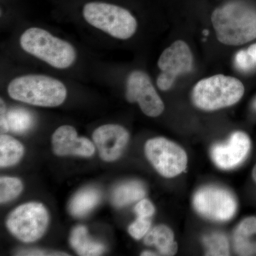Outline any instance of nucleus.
Returning a JSON list of instances; mask_svg holds the SVG:
<instances>
[{
  "label": "nucleus",
  "mask_w": 256,
  "mask_h": 256,
  "mask_svg": "<svg viewBox=\"0 0 256 256\" xmlns=\"http://www.w3.org/2000/svg\"><path fill=\"white\" fill-rule=\"evenodd\" d=\"M146 158L160 174L172 178L188 165V156L181 146L164 138L149 140L144 146Z\"/></svg>",
  "instance_id": "0eeeda50"
},
{
  "label": "nucleus",
  "mask_w": 256,
  "mask_h": 256,
  "mask_svg": "<svg viewBox=\"0 0 256 256\" xmlns=\"http://www.w3.org/2000/svg\"><path fill=\"white\" fill-rule=\"evenodd\" d=\"M234 248L239 256H256V218L248 217L236 229Z\"/></svg>",
  "instance_id": "4468645a"
},
{
  "label": "nucleus",
  "mask_w": 256,
  "mask_h": 256,
  "mask_svg": "<svg viewBox=\"0 0 256 256\" xmlns=\"http://www.w3.org/2000/svg\"><path fill=\"white\" fill-rule=\"evenodd\" d=\"M50 216L43 204L30 202L18 206L8 216L6 226L16 238L25 242L41 238L48 227Z\"/></svg>",
  "instance_id": "423d86ee"
},
{
  "label": "nucleus",
  "mask_w": 256,
  "mask_h": 256,
  "mask_svg": "<svg viewBox=\"0 0 256 256\" xmlns=\"http://www.w3.org/2000/svg\"><path fill=\"white\" fill-rule=\"evenodd\" d=\"M217 40L227 46H240L256 38V10L240 1L228 2L212 14Z\"/></svg>",
  "instance_id": "f257e3e1"
},
{
  "label": "nucleus",
  "mask_w": 256,
  "mask_h": 256,
  "mask_svg": "<svg viewBox=\"0 0 256 256\" xmlns=\"http://www.w3.org/2000/svg\"><path fill=\"white\" fill-rule=\"evenodd\" d=\"M150 218L138 216L137 220L130 226L128 228V232L133 238L136 240H139V239L146 236V234L150 232Z\"/></svg>",
  "instance_id": "5701e85b"
},
{
  "label": "nucleus",
  "mask_w": 256,
  "mask_h": 256,
  "mask_svg": "<svg viewBox=\"0 0 256 256\" xmlns=\"http://www.w3.org/2000/svg\"><path fill=\"white\" fill-rule=\"evenodd\" d=\"M129 132L117 124H106L96 128L92 140L101 159L114 162L118 159L129 142Z\"/></svg>",
  "instance_id": "9b49d317"
},
{
  "label": "nucleus",
  "mask_w": 256,
  "mask_h": 256,
  "mask_svg": "<svg viewBox=\"0 0 256 256\" xmlns=\"http://www.w3.org/2000/svg\"><path fill=\"white\" fill-rule=\"evenodd\" d=\"M6 92L13 100L44 108L58 107L68 96L67 88L62 80L40 74L15 77L8 84Z\"/></svg>",
  "instance_id": "7ed1b4c3"
},
{
  "label": "nucleus",
  "mask_w": 256,
  "mask_h": 256,
  "mask_svg": "<svg viewBox=\"0 0 256 256\" xmlns=\"http://www.w3.org/2000/svg\"><path fill=\"white\" fill-rule=\"evenodd\" d=\"M54 152L58 156H76L89 158L95 153L90 140L79 138L73 126H62L52 136Z\"/></svg>",
  "instance_id": "ddd939ff"
},
{
  "label": "nucleus",
  "mask_w": 256,
  "mask_h": 256,
  "mask_svg": "<svg viewBox=\"0 0 256 256\" xmlns=\"http://www.w3.org/2000/svg\"><path fill=\"white\" fill-rule=\"evenodd\" d=\"M100 198V192L96 188H88L82 190L70 202L69 206L70 213L76 217L84 216L95 208Z\"/></svg>",
  "instance_id": "a211bd4d"
},
{
  "label": "nucleus",
  "mask_w": 256,
  "mask_h": 256,
  "mask_svg": "<svg viewBox=\"0 0 256 256\" xmlns=\"http://www.w3.org/2000/svg\"><path fill=\"white\" fill-rule=\"evenodd\" d=\"M193 55L186 42L178 40L163 50L158 62L160 74L156 78L160 90L166 92L172 87L176 78L188 74L193 68Z\"/></svg>",
  "instance_id": "6e6552de"
},
{
  "label": "nucleus",
  "mask_w": 256,
  "mask_h": 256,
  "mask_svg": "<svg viewBox=\"0 0 256 256\" xmlns=\"http://www.w3.org/2000/svg\"><path fill=\"white\" fill-rule=\"evenodd\" d=\"M6 112V105L2 99H1V111H0V128L1 134H5L10 130L9 122Z\"/></svg>",
  "instance_id": "a878e982"
},
{
  "label": "nucleus",
  "mask_w": 256,
  "mask_h": 256,
  "mask_svg": "<svg viewBox=\"0 0 256 256\" xmlns=\"http://www.w3.org/2000/svg\"><path fill=\"white\" fill-rule=\"evenodd\" d=\"M24 152V146L18 140L8 134H1L0 166L2 168L16 164L22 158Z\"/></svg>",
  "instance_id": "6ab92c4d"
},
{
  "label": "nucleus",
  "mask_w": 256,
  "mask_h": 256,
  "mask_svg": "<svg viewBox=\"0 0 256 256\" xmlns=\"http://www.w3.org/2000/svg\"><path fill=\"white\" fill-rule=\"evenodd\" d=\"M146 194V188L140 182H128L114 188L112 194V202L116 206H126L142 200Z\"/></svg>",
  "instance_id": "f3484780"
},
{
  "label": "nucleus",
  "mask_w": 256,
  "mask_h": 256,
  "mask_svg": "<svg viewBox=\"0 0 256 256\" xmlns=\"http://www.w3.org/2000/svg\"><path fill=\"white\" fill-rule=\"evenodd\" d=\"M236 66L238 70L244 72H250L256 66V64L252 62L246 50H240L235 56Z\"/></svg>",
  "instance_id": "b1692460"
},
{
  "label": "nucleus",
  "mask_w": 256,
  "mask_h": 256,
  "mask_svg": "<svg viewBox=\"0 0 256 256\" xmlns=\"http://www.w3.org/2000/svg\"><path fill=\"white\" fill-rule=\"evenodd\" d=\"M203 242L206 247V256L230 255L228 239L223 234L213 233L206 236Z\"/></svg>",
  "instance_id": "aec40b11"
},
{
  "label": "nucleus",
  "mask_w": 256,
  "mask_h": 256,
  "mask_svg": "<svg viewBox=\"0 0 256 256\" xmlns=\"http://www.w3.org/2000/svg\"><path fill=\"white\" fill-rule=\"evenodd\" d=\"M244 92V84L240 80L218 74L196 82L192 90V102L201 110H220L237 104Z\"/></svg>",
  "instance_id": "39448f33"
},
{
  "label": "nucleus",
  "mask_w": 256,
  "mask_h": 256,
  "mask_svg": "<svg viewBox=\"0 0 256 256\" xmlns=\"http://www.w3.org/2000/svg\"><path fill=\"white\" fill-rule=\"evenodd\" d=\"M70 244L80 256H100L105 250V246L102 244L89 237L87 228L84 226H78L74 229L70 234Z\"/></svg>",
  "instance_id": "dca6fc26"
},
{
  "label": "nucleus",
  "mask_w": 256,
  "mask_h": 256,
  "mask_svg": "<svg viewBox=\"0 0 256 256\" xmlns=\"http://www.w3.org/2000/svg\"><path fill=\"white\" fill-rule=\"evenodd\" d=\"M18 44L25 53L58 70L72 68L78 60V52L72 43L38 26L26 28Z\"/></svg>",
  "instance_id": "f03ea898"
},
{
  "label": "nucleus",
  "mask_w": 256,
  "mask_h": 256,
  "mask_svg": "<svg viewBox=\"0 0 256 256\" xmlns=\"http://www.w3.org/2000/svg\"><path fill=\"white\" fill-rule=\"evenodd\" d=\"M252 178H254V180L256 182V165L254 170H252Z\"/></svg>",
  "instance_id": "c756f323"
},
{
  "label": "nucleus",
  "mask_w": 256,
  "mask_h": 256,
  "mask_svg": "<svg viewBox=\"0 0 256 256\" xmlns=\"http://www.w3.org/2000/svg\"><path fill=\"white\" fill-rule=\"evenodd\" d=\"M134 212L137 214L138 216L151 218L156 212V208L150 201L142 198L136 204Z\"/></svg>",
  "instance_id": "393cba45"
},
{
  "label": "nucleus",
  "mask_w": 256,
  "mask_h": 256,
  "mask_svg": "<svg viewBox=\"0 0 256 256\" xmlns=\"http://www.w3.org/2000/svg\"><path fill=\"white\" fill-rule=\"evenodd\" d=\"M20 256H55L54 254H50V252H43L40 250H22L18 252Z\"/></svg>",
  "instance_id": "bb28decb"
},
{
  "label": "nucleus",
  "mask_w": 256,
  "mask_h": 256,
  "mask_svg": "<svg viewBox=\"0 0 256 256\" xmlns=\"http://www.w3.org/2000/svg\"><path fill=\"white\" fill-rule=\"evenodd\" d=\"M141 256H156V254H154V252H143Z\"/></svg>",
  "instance_id": "c85d7f7f"
},
{
  "label": "nucleus",
  "mask_w": 256,
  "mask_h": 256,
  "mask_svg": "<svg viewBox=\"0 0 256 256\" xmlns=\"http://www.w3.org/2000/svg\"><path fill=\"white\" fill-rule=\"evenodd\" d=\"M82 13L88 24L116 40H129L137 32V18L129 10L118 4L102 1L88 2L82 6Z\"/></svg>",
  "instance_id": "20e7f679"
},
{
  "label": "nucleus",
  "mask_w": 256,
  "mask_h": 256,
  "mask_svg": "<svg viewBox=\"0 0 256 256\" xmlns=\"http://www.w3.org/2000/svg\"><path fill=\"white\" fill-rule=\"evenodd\" d=\"M23 184L18 178L2 176L0 178V202L1 204L12 201L21 194Z\"/></svg>",
  "instance_id": "4be33fe9"
},
{
  "label": "nucleus",
  "mask_w": 256,
  "mask_h": 256,
  "mask_svg": "<svg viewBox=\"0 0 256 256\" xmlns=\"http://www.w3.org/2000/svg\"><path fill=\"white\" fill-rule=\"evenodd\" d=\"M146 246H154L161 255L174 256L178 246L172 230L164 225H160L150 230L144 237Z\"/></svg>",
  "instance_id": "2eb2a0df"
},
{
  "label": "nucleus",
  "mask_w": 256,
  "mask_h": 256,
  "mask_svg": "<svg viewBox=\"0 0 256 256\" xmlns=\"http://www.w3.org/2000/svg\"><path fill=\"white\" fill-rule=\"evenodd\" d=\"M246 50L248 54L249 55L252 62L256 64V43L249 46Z\"/></svg>",
  "instance_id": "cd10ccee"
},
{
  "label": "nucleus",
  "mask_w": 256,
  "mask_h": 256,
  "mask_svg": "<svg viewBox=\"0 0 256 256\" xmlns=\"http://www.w3.org/2000/svg\"><path fill=\"white\" fill-rule=\"evenodd\" d=\"M250 141L242 132H234L225 144H216L210 151L212 160L220 169L230 170L238 166L248 154Z\"/></svg>",
  "instance_id": "f8f14e48"
},
{
  "label": "nucleus",
  "mask_w": 256,
  "mask_h": 256,
  "mask_svg": "<svg viewBox=\"0 0 256 256\" xmlns=\"http://www.w3.org/2000/svg\"><path fill=\"white\" fill-rule=\"evenodd\" d=\"M254 108H255L256 109V99L255 101H254Z\"/></svg>",
  "instance_id": "7c9ffc66"
},
{
  "label": "nucleus",
  "mask_w": 256,
  "mask_h": 256,
  "mask_svg": "<svg viewBox=\"0 0 256 256\" xmlns=\"http://www.w3.org/2000/svg\"><path fill=\"white\" fill-rule=\"evenodd\" d=\"M193 204L200 214L218 222L230 220L236 212V201L233 194L217 186L198 190L194 196Z\"/></svg>",
  "instance_id": "9d476101"
},
{
  "label": "nucleus",
  "mask_w": 256,
  "mask_h": 256,
  "mask_svg": "<svg viewBox=\"0 0 256 256\" xmlns=\"http://www.w3.org/2000/svg\"><path fill=\"white\" fill-rule=\"evenodd\" d=\"M6 116L10 130L16 133L26 132L34 122L31 114L23 109H13L8 112Z\"/></svg>",
  "instance_id": "412c9836"
},
{
  "label": "nucleus",
  "mask_w": 256,
  "mask_h": 256,
  "mask_svg": "<svg viewBox=\"0 0 256 256\" xmlns=\"http://www.w3.org/2000/svg\"><path fill=\"white\" fill-rule=\"evenodd\" d=\"M126 98L129 102H137L148 117H158L164 110L162 100L150 76L142 70H132L126 78Z\"/></svg>",
  "instance_id": "1a4fd4ad"
}]
</instances>
